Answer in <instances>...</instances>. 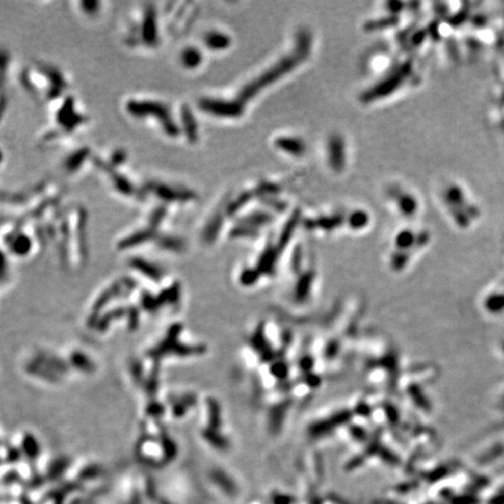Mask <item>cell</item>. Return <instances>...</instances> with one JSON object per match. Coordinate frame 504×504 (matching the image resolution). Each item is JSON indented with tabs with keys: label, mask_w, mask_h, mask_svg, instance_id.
<instances>
[{
	"label": "cell",
	"mask_w": 504,
	"mask_h": 504,
	"mask_svg": "<svg viewBox=\"0 0 504 504\" xmlns=\"http://www.w3.org/2000/svg\"><path fill=\"white\" fill-rule=\"evenodd\" d=\"M399 22L398 15L391 14L389 17L381 18L377 20H370V21L365 22L364 25V31L365 32H377V31H383L386 30V28L396 26Z\"/></svg>",
	"instance_id": "4fadbf2b"
},
{
	"label": "cell",
	"mask_w": 504,
	"mask_h": 504,
	"mask_svg": "<svg viewBox=\"0 0 504 504\" xmlns=\"http://www.w3.org/2000/svg\"><path fill=\"white\" fill-rule=\"evenodd\" d=\"M344 217L342 215H333V216H321L317 219H308L306 220L305 227L307 229H324V230H333V229L338 228L340 225L343 224Z\"/></svg>",
	"instance_id": "ba28073f"
},
{
	"label": "cell",
	"mask_w": 504,
	"mask_h": 504,
	"mask_svg": "<svg viewBox=\"0 0 504 504\" xmlns=\"http://www.w3.org/2000/svg\"><path fill=\"white\" fill-rule=\"evenodd\" d=\"M181 61L182 64L188 69H194L199 67V64L202 62V54L196 48H187L181 54Z\"/></svg>",
	"instance_id": "2e32d148"
},
{
	"label": "cell",
	"mask_w": 504,
	"mask_h": 504,
	"mask_svg": "<svg viewBox=\"0 0 504 504\" xmlns=\"http://www.w3.org/2000/svg\"><path fill=\"white\" fill-rule=\"evenodd\" d=\"M498 78L501 82H504V51L498 63Z\"/></svg>",
	"instance_id": "603a6c76"
},
{
	"label": "cell",
	"mask_w": 504,
	"mask_h": 504,
	"mask_svg": "<svg viewBox=\"0 0 504 504\" xmlns=\"http://www.w3.org/2000/svg\"><path fill=\"white\" fill-rule=\"evenodd\" d=\"M439 197L443 213L458 230H469L481 222L483 208L465 181L460 179L445 181Z\"/></svg>",
	"instance_id": "6da1fadb"
},
{
	"label": "cell",
	"mask_w": 504,
	"mask_h": 504,
	"mask_svg": "<svg viewBox=\"0 0 504 504\" xmlns=\"http://www.w3.org/2000/svg\"><path fill=\"white\" fill-rule=\"evenodd\" d=\"M257 229L244 224H237L231 230V237L241 238V237H257Z\"/></svg>",
	"instance_id": "ffe728a7"
},
{
	"label": "cell",
	"mask_w": 504,
	"mask_h": 504,
	"mask_svg": "<svg viewBox=\"0 0 504 504\" xmlns=\"http://www.w3.org/2000/svg\"><path fill=\"white\" fill-rule=\"evenodd\" d=\"M204 42L207 44L209 49L211 50H224L228 49L231 44L230 36L221 33V32H209L205 35Z\"/></svg>",
	"instance_id": "8fae6325"
},
{
	"label": "cell",
	"mask_w": 504,
	"mask_h": 504,
	"mask_svg": "<svg viewBox=\"0 0 504 504\" xmlns=\"http://www.w3.org/2000/svg\"><path fill=\"white\" fill-rule=\"evenodd\" d=\"M182 123L184 126V132H186L187 138L191 143H195L197 140V124L194 119V116L188 108L182 109Z\"/></svg>",
	"instance_id": "5bb4252c"
},
{
	"label": "cell",
	"mask_w": 504,
	"mask_h": 504,
	"mask_svg": "<svg viewBox=\"0 0 504 504\" xmlns=\"http://www.w3.org/2000/svg\"><path fill=\"white\" fill-rule=\"evenodd\" d=\"M388 6V10L392 13L393 15H397L398 12L403 11V7H404V4L399 3V2H390L386 4Z\"/></svg>",
	"instance_id": "7402d4cb"
},
{
	"label": "cell",
	"mask_w": 504,
	"mask_h": 504,
	"mask_svg": "<svg viewBox=\"0 0 504 504\" xmlns=\"http://www.w3.org/2000/svg\"><path fill=\"white\" fill-rule=\"evenodd\" d=\"M199 105L204 112L222 118H238L244 112V104L240 100L202 98Z\"/></svg>",
	"instance_id": "277c9868"
},
{
	"label": "cell",
	"mask_w": 504,
	"mask_h": 504,
	"mask_svg": "<svg viewBox=\"0 0 504 504\" xmlns=\"http://www.w3.org/2000/svg\"><path fill=\"white\" fill-rule=\"evenodd\" d=\"M397 200V205L399 211H401L403 215L406 217H412L416 215L419 210V202L417 200V197L409 194V193H403L398 192V194L396 196Z\"/></svg>",
	"instance_id": "9c48e42d"
},
{
	"label": "cell",
	"mask_w": 504,
	"mask_h": 504,
	"mask_svg": "<svg viewBox=\"0 0 504 504\" xmlns=\"http://www.w3.org/2000/svg\"><path fill=\"white\" fill-rule=\"evenodd\" d=\"M412 61L409 60V61L402 63L397 69H394L384 79H382L376 86L363 92L361 95V100L363 103H372L377 99L388 97L406 82V79L412 75Z\"/></svg>",
	"instance_id": "3957f363"
},
{
	"label": "cell",
	"mask_w": 504,
	"mask_h": 504,
	"mask_svg": "<svg viewBox=\"0 0 504 504\" xmlns=\"http://www.w3.org/2000/svg\"><path fill=\"white\" fill-rule=\"evenodd\" d=\"M279 191H280V188L278 187L277 184H273V183H270V182H263L256 188V191L253 193H255V195H257V196L264 197V196L277 195L278 193H279Z\"/></svg>",
	"instance_id": "d6986e66"
},
{
	"label": "cell",
	"mask_w": 504,
	"mask_h": 504,
	"mask_svg": "<svg viewBox=\"0 0 504 504\" xmlns=\"http://www.w3.org/2000/svg\"><path fill=\"white\" fill-rule=\"evenodd\" d=\"M253 195H255V193H253V192H244V193H242L241 195L237 196L236 199L233 200L232 202L227 207V214H228V215L232 216L233 214H236L237 211H240L241 209L243 208L244 205L247 204L249 202V201L252 199V197H255Z\"/></svg>",
	"instance_id": "e0dca14e"
},
{
	"label": "cell",
	"mask_w": 504,
	"mask_h": 504,
	"mask_svg": "<svg viewBox=\"0 0 504 504\" xmlns=\"http://www.w3.org/2000/svg\"><path fill=\"white\" fill-rule=\"evenodd\" d=\"M223 217H224L223 213L216 211L213 215L211 219L209 220L207 227H205V229H204V233H203L204 237L208 241H213L214 238H216L217 235H219V232L221 230V227H222V223H223Z\"/></svg>",
	"instance_id": "9a60e30c"
},
{
	"label": "cell",
	"mask_w": 504,
	"mask_h": 504,
	"mask_svg": "<svg viewBox=\"0 0 504 504\" xmlns=\"http://www.w3.org/2000/svg\"><path fill=\"white\" fill-rule=\"evenodd\" d=\"M260 200L263 201V202L268 205V207L272 208L273 210H276V211H284L286 207H287V205H286V203L283 202V201L276 199V196H264V197H260Z\"/></svg>",
	"instance_id": "44dd1931"
},
{
	"label": "cell",
	"mask_w": 504,
	"mask_h": 504,
	"mask_svg": "<svg viewBox=\"0 0 504 504\" xmlns=\"http://www.w3.org/2000/svg\"><path fill=\"white\" fill-rule=\"evenodd\" d=\"M306 59H307V56L298 51L297 49H294L292 54L284 56L283 59L274 63L272 67H270L269 69L261 72L258 77L252 79L251 82H249L244 88H242L237 100L245 104L250 99L255 98L261 90H264L265 88H268L274 82H277L278 79L284 77L288 72L293 71Z\"/></svg>",
	"instance_id": "7a4b0ae2"
},
{
	"label": "cell",
	"mask_w": 504,
	"mask_h": 504,
	"mask_svg": "<svg viewBox=\"0 0 504 504\" xmlns=\"http://www.w3.org/2000/svg\"><path fill=\"white\" fill-rule=\"evenodd\" d=\"M272 221H273V217L270 215L269 213L255 211L252 214H249L248 216L243 217V219H241L238 221V223L244 224V225H249V227L257 229L259 227H264V225H268L269 223H271Z\"/></svg>",
	"instance_id": "7c38bea8"
},
{
	"label": "cell",
	"mask_w": 504,
	"mask_h": 504,
	"mask_svg": "<svg viewBox=\"0 0 504 504\" xmlns=\"http://www.w3.org/2000/svg\"><path fill=\"white\" fill-rule=\"evenodd\" d=\"M489 111L490 123L493 124L494 130H496L499 138L502 139L504 146V82H501V81L494 90Z\"/></svg>",
	"instance_id": "5b68a950"
},
{
	"label": "cell",
	"mask_w": 504,
	"mask_h": 504,
	"mask_svg": "<svg viewBox=\"0 0 504 504\" xmlns=\"http://www.w3.org/2000/svg\"><path fill=\"white\" fill-rule=\"evenodd\" d=\"M328 158L329 165L334 172L341 173L346 165L344 143L343 139L338 135H334L329 138L328 142Z\"/></svg>",
	"instance_id": "8992f818"
},
{
	"label": "cell",
	"mask_w": 504,
	"mask_h": 504,
	"mask_svg": "<svg viewBox=\"0 0 504 504\" xmlns=\"http://www.w3.org/2000/svg\"><path fill=\"white\" fill-rule=\"evenodd\" d=\"M274 145L287 154L302 156L306 153V144L302 139L296 137H278Z\"/></svg>",
	"instance_id": "52a82bcc"
},
{
	"label": "cell",
	"mask_w": 504,
	"mask_h": 504,
	"mask_svg": "<svg viewBox=\"0 0 504 504\" xmlns=\"http://www.w3.org/2000/svg\"><path fill=\"white\" fill-rule=\"evenodd\" d=\"M300 219H301V211L299 210V209H297V210H294L292 213V215H291V217H289V220L287 222H286V224L284 225L283 230H281L279 241H278V247H277V249L279 250V251H280L281 249H284L286 247V245H287L289 240L292 238V236H293V233H294V230H296L297 225L299 224Z\"/></svg>",
	"instance_id": "30bf717a"
},
{
	"label": "cell",
	"mask_w": 504,
	"mask_h": 504,
	"mask_svg": "<svg viewBox=\"0 0 504 504\" xmlns=\"http://www.w3.org/2000/svg\"><path fill=\"white\" fill-rule=\"evenodd\" d=\"M368 222H369L368 213L363 210H356L352 213L348 219V223L350 225V228L356 229V230L357 229L364 228L365 225L368 224Z\"/></svg>",
	"instance_id": "ac0fdd59"
}]
</instances>
